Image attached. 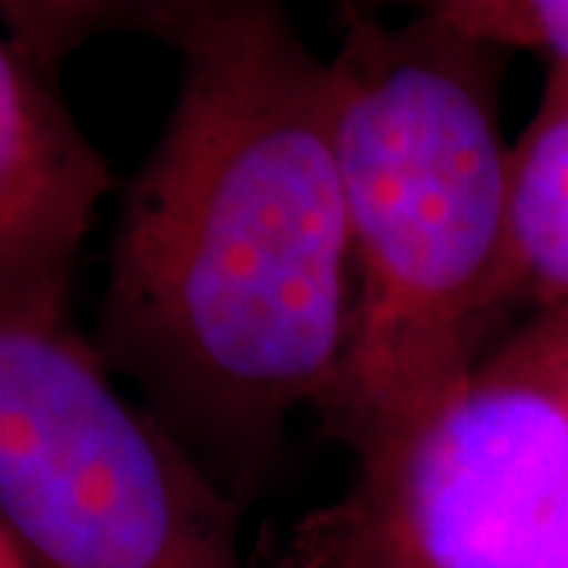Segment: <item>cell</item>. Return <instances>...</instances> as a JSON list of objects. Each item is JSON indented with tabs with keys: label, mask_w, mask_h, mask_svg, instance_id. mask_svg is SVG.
Segmentation results:
<instances>
[{
	"label": "cell",
	"mask_w": 568,
	"mask_h": 568,
	"mask_svg": "<svg viewBox=\"0 0 568 568\" xmlns=\"http://www.w3.org/2000/svg\"><path fill=\"white\" fill-rule=\"evenodd\" d=\"M82 41L136 32L181 58L123 186L92 347L237 503L345 364L354 265L332 67L263 0L77 3Z\"/></svg>",
	"instance_id": "6da1fadb"
},
{
	"label": "cell",
	"mask_w": 568,
	"mask_h": 568,
	"mask_svg": "<svg viewBox=\"0 0 568 568\" xmlns=\"http://www.w3.org/2000/svg\"><path fill=\"white\" fill-rule=\"evenodd\" d=\"M506 63L429 3L405 26L342 10L328 67L354 310L316 414L354 455L424 420L511 325Z\"/></svg>",
	"instance_id": "7a4b0ae2"
},
{
	"label": "cell",
	"mask_w": 568,
	"mask_h": 568,
	"mask_svg": "<svg viewBox=\"0 0 568 568\" xmlns=\"http://www.w3.org/2000/svg\"><path fill=\"white\" fill-rule=\"evenodd\" d=\"M278 568H568V304L515 320L424 420L357 452Z\"/></svg>",
	"instance_id": "3957f363"
},
{
	"label": "cell",
	"mask_w": 568,
	"mask_h": 568,
	"mask_svg": "<svg viewBox=\"0 0 568 568\" xmlns=\"http://www.w3.org/2000/svg\"><path fill=\"white\" fill-rule=\"evenodd\" d=\"M227 496L70 316H0V521L29 568H250Z\"/></svg>",
	"instance_id": "277c9868"
},
{
	"label": "cell",
	"mask_w": 568,
	"mask_h": 568,
	"mask_svg": "<svg viewBox=\"0 0 568 568\" xmlns=\"http://www.w3.org/2000/svg\"><path fill=\"white\" fill-rule=\"evenodd\" d=\"M111 186L58 67L0 39V316H70L73 268Z\"/></svg>",
	"instance_id": "5b68a950"
},
{
	"label": "cell",
	"mask_w": 568,
	"mask_h": 568,
	"mask_svg": "<svg viewBox=\"0 0 568 568\" xmlns=\"http://www.w3.org/2000/svg\"><path fill=\"white\" fill-rule=\"evenodd\" d=\"M503 301L511 323L568 304V67H549L540 104L508 149Z\"/></svg>",
	"instance_id": "8992f818"
},
{
	"label": "cell",
	"mask_w": 568,
	"mask_h": 568,
	"mask_svg": "<svg viewBox=\"0 0 568 568\" xmlns=\"http://www.w3.org/2000/svg\"><path fill=\"white\" fill-rule=\"evenodd\" d=\"M429 7L508 54L534 51L549 67H568V0H439Z\"/></svg>",
	"instance_id": "52a82bcc"
},
{
	"label": "cell",
	"mask_w": 568,
	"mask_h": 568,
	"mask_svg": "<svg viewBox=\"0 0 568 568\" xmlns=\"http://www.w3.org/2000/svg\"><path fill=\"white\" fill-rule=\"evenodd\" d=\"M0 568H29L22 562L20 549L13 544V537L3 528V521H0Z\"/></svg>",
	"instance_id": "ba28073f"
}]
</instances>
